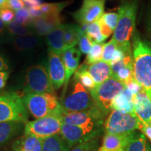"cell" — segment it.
Masks as SVG:
<instances>
[{"mask_svg":"<svg viewBox=\"0 0 151 151\" xmlns=\"http://www.w3.org/2000/svg\"><path fill=\"white\" fill-rule=\"evenodd\" d=\"M104 0H83L80 9L72 16L81 25H88L101 18L104 13Z\"/></svg>","mask_w":151,"mask_h":151,"instance_id":"obj_12","label":"cell"},{"mask_svg":"<svg viewBox=\"0 0 151 151\" xmlns=\"http://www.w3.org/2000/svg\"><path fill=\"white\" fill-rule=\"evenodd\" d=\"M102 130L87 128L62 123L60 135L66 141L70 149L79 143L97 138Z\"/></svg>","mask_w":151,"mask_h":151,"instance_id":"obj_11","label":"cell"},{"mask_svg":"<svg viewBox=\"0 0 151 151\" xmlns=\"http://www.w3.org/2000/svg\"><path fill=\"white\" fill-rule=\"evenodd\" d=\"M22 101L27 112L37 119L50 116H61L63 111L55 94H26Z\"/></svg>","mask_w":151,"mask_h":151,"instance_id":"obj_2","label":"cell"},{"mask_svg":"<svg viewBox=\"0 0 151 151\" xmlns=\"http://www.w3.org/2000/svg\"><path fill=\"white\" fill-rule=\"evenodd\" d=\"M150 27L151 28V9H150Z\"/></svg>","mask_w":151,"mask_h":151,"instance_id":"obj_47","label":"cell"},{"mask_svg":"<svg viewBox=\"0 0 151 151\" xmlns=\"http://www.w3.org/2000/svg\"><path fill=\"white\" fill-rule=\"evenodd\" d=\"M12 44L15 50L18 52H27L33 50L41 44L40 37L35 34L22 36L13 39Z\"/></svg>","mask_w":151,"mask_h":151,"instance_id":"obj_24","label":"cell"},{"mask_svg":"<svg viewBox=\"0 0 151 151\" xmlns=\"http://www.w3.org/2000/svg\"><path fill=\"white\" fill-rule=\"evenodd\" d=\"M69 4L68 1L58 3H45L37 6L29 7V11L32 18H38L46 15L60 14V12Z\"/></svg>","mask_w":151,"mask_h":151,"instance_id":"obj_22","label":"cell"},{"mask_svg":"<svg viewBox=\"0 0 151 151\" xmlns=\"http://www.w3.org/2000/svg\"><path fill=\"white\" fill-rule=\"evenodd\" d=\"M125 88V85L115 77L110 78L97 85L90 93L94 102L104 116L112 110V103L115 97Z\"/></svg>","mask_w":151,"mask_h":151,"instance_id":"obj_5","label":"cell"},{"mask_svg":"<svg viewBox=\"0 0 151 151\" xmlns=\"http://www.w3.org/2000/svg\"><path fill=\"white\" fill-rule=\"evenodd\" d=\"M140 131L151 141V124L142 123L140 128Z\"/></svg>","mask_w":151,"mask_h":151,"instance_id":"obj_42","label":"cell"},{"mask_svg":"<svg viewBox=\"0 0 151 151\" xmlns=\"http://www.w3.org/2000/svg\"><path fill=\"white\" fill-rule=\"evenodd\" d=\"M130 135L105 134L98 151H124Z\"/></svg>","mask_w":151,"mask_h":151,"instance_id":"obj_18","label":"cell"},{"mask_svg":"<svg viewBox=\"0 0 151 151\" xmlns=\"http://www.w3.org/2000/svg\"><path fill=\"white\" fill-rule=\"evenodd\" d=\"M125 87L133 94H137L138 92H139L143 90L140 85L135 81L134 78H132V80L129 81L127 83H126Z\"/></svg>","mask_w":151,"mask_h":151,"instance_id":"obj_38","label":"cell"},{"mask_svg":"<svg viewBox=\"0 0 151 151\" xmlns=\"http://www.w3.org/2000/svg\"><path fill=\"white\" fill-rule=\"evenodd\" d=\"M104 43H95L92 46L89 53L87 55L85 63L86 65H90L102 60Z\"/></svg>","mask_w":151,"mask_h":151,"instance_id":"obj_33","label":"cell"},{"mask_svg":"<svg viewBox=\"0 0 151 151\" xmlns=\"http://www.w3.org/2000/svg\"><path fill=\"white\" fill-rule=\"evenodd\" d=\"M65 24H60L46 36V42L49 50L62 55L67 50L64 43Z\"/></svg>","mask_w":151,"mask_h":151,"instance_id":"obj_17","label":"cell"},{"mask_svg":"<svg viewBox=\"0 0 151 151\" xmlns=\"http://www.w3.org/2000/svg\"><path fill=\"white\" fill-rule=\"evenodd\" d=\"M88 71L96 86L101 84L112 76L111 65L103 60L88 65Z\"/></svg>","mask_w":151,"mask_h":151,"instance_id":"obj_20","label":"cell"},{"mask_svg":"<svg viewBox=\"0 0 151 151\" xmlns=\"http://www.w3.org/2000/svg\"><path fill=\"white\" fill-rule=\"evenodd\" d=\"M43 139L24 134L13 143V151H42Z\"/></svg>","mask_w":151,"mask_h":151,"instance_id":"obj_19","label":"cell"},{"mask_svg":"<svg viewBox=\"0 0 151 151\" xmlns=\"http://www.w3.org/2000/svg\"><path fill=\"white\" fill-rule=\"evenodd\" d=\"M118 21V14L116 13H104L101 18L98 20L102 34L105 39L109 37L114 32Z\"/></svg>","mask_w":151,"mask_h":151,"instance_id":"obj_26","label":"cell"},{"mask_svg":"<svg viewBox=\"0 0 151 151\" xmlns=\"http://www.w3.org/2000/svg\"><path fill=\"white\" fill-rule=\"evenodd\" d=\"M60 104L63 111L66 112H81L96 106L90 92L74 77L67 94L62 97Z\"/></svg>","mask_w":151,"mask_h":151,"instance_id":"obj_6","label":"cell"},{"mask_svg":"<svg viewBox=\"0 0 151 151\" xmlns=\"http://www.w3.org/2000/svg\"><path fill=\"white\" fill-rule=\"evenodd\" d=\"M4 6H8L6 4V0H0V8Z\"/></svg>","mask_w":151,"mask_h":151,"instance_id":"obj_45","label":"cell"},{"mask_svg":"<svg viewBox=\"0 0 151 151\" xmlns=\"http://www.w3.org/2000/svg\"><path fill=\"white\" fill-rule=\"evenodd\" d=\"M145 151H151V146H150V145L148 143H146V150H145Z\"/></svg>","mask_w":151,"mask_h":151,"instance_id":"obj_46","label":"cell"},{"mask_svg":"<svg viewBox=\"0 0 151 151\" xmlns=\"http://www.w3.org/2000/svg\"><path fill=\"white\" fill-rule=\"evenodd\" d=\"M133 95L125 87V88L115 97L112 103V109L126 113H134Z\"/></svg>","mask_w":151,"mask_h":151,"instance_id":"obj_25","label":"cell"},{"mask_svg":"<svg viewBox=\"0 0 151 151\" xmlns=\"http://www.w3.org/2000/svg\"><path fill=\"white\" fill-rule=\"evenodd\" d=\"M60 24H62V18L60 15L50 14L34 19L30 28L34 34L41 37L48 35Z\"/></svg>","mask_w":151,"mask_h":151,"instance_id":"obj_14","label":"cell"},{"mask_svg":"<svg viewBox=\"0 0 151 151\" xmlns=\"http://www.w3.org/2000/svg\"><path fill=\"white\" fill-rule=\"evenodd\" d=\"M73 77L78 79L84 88L89 92L95 88V83L94 82L90 73L88 72V65H86V64L83 63L77 69Z\"/></svg>","mask_w":151,"mask_h":151,"instance_id":"obj_29","label":"cell"},{"mask_svg":"<svg viewBox=\"0 0 151 151\" xmlns=\"http://www.w3.org/2000/svg\"><path fill=\"white\" fill-rule=\"evenodd\" d=\"M81 55V52L79 49L75 47L68 49L62 55V58L65 69V84H64L63 97L67 92L68 85H69L71 77L78 69Z\"/></svg>","mask_w":151,"mask_h":151,"instance_id":"obj_15","label":"cell"},{"mask_svg":"<svg viewBox=\"0 0 151 151\" xmlns=\"http://www.w3.org/2000/svg\"><path fill=\"white\" fill-rule=\"evenodd\" d=\"M6 27L7 32L9 34V37H12L13 39L34 34L32 30L29 27L22 25V24L17 22L15 20L6 24Z\"/></svg>","mask_w":151,"mask_h":151,"instance_id":"obj_30","label":"cell"},{"mask_svg":"<svg viewBox=\"0 0 151 151\" xmlns=\"http://www.w3.org/2000/svg\"><path fill=\"white\" fill-rule=\"evenodd\" d=\"M104 117L97 106H94L88 110L81 112H66L63 111L60 118L62 123L87 129L102 130Z\"/></svg>","mask_w":151,"mask_h":151,"instance_id":"obj_9","label":"cell"},{"mask_svg":"<svg viewBox=\"0 0 151 151\" xmlns=\"http://www.w3.org/2000/svg\"><path fill=\"white\" fill-rule=\"evenodd\" d=\"M14 20L22 25L30 27L34 18L30 15L29 9L25 6L15 12Z\"/></svg>","mask_w":151,"mask_h":151,"instance_id":"obj_34","label":"cell"},{"mask_svg":"<svg viewBox=\"0 0 151 151\" xmlns=\"http://www.w3.org/2000/svg\"><path fill=\"white\" fill-rule=\"evenodd\" d=\"M23 1L24 6H26V7L29 8V7H33V6H37L41 4V0H22Z\"/></svg>","mask_w":151,"mask_h":151,"instance_id":"obj_44","label":"cell"},{"mask_svg":"<svg viewBox=\"0 0 151 151\" xmlns=\"http://www.w3.org/2000/svg\"><path fill=\"white\" fill-rule=\"evenodd\" d=\"M71 149L60 134L43 139L42 151H69Z\"/></svg>","mask_w":151,"mask_h":151,"instance_id":"obj_27","label":"cell"},{"mask_svg":"<svg viewBox=\"0 0 151 151\" xmlns=\"http://www.w3.org/2000/svg\"><path fill=\"white\" fill-rule=\"evenodd\" d=\"M146 136L143 134L133 132L124 151H145L146 145Z\"/></svg>","mask_w":151,"mask_h":151,"instance_id":"obj_28","label":"cell"},{"mask_svg":"<svg viewBox=\"0 0 151 151\" xmlns=\"http://www.w3.org/2000/svg\"><path fill=\"white\" fill-rule=\"evenodd\" d=\"M137 8V0L125 1L118 8V21L112 38L118 46L130 43L135 29Z\"/></svg>","mask_w":151,"mask_h":151,"instance_id":"obj_3","label":"cell"},{"mask_svg":"<svg viewBox=\"0 0 151 151\" xmlns=\"http://www.w3.org/2000/svg\"><path fill=\"white\" fill-rule=\"evenodd\" d=\"M141 122L134 113H126L112 109L104 122L105 134L129 135L140 130Z\"/></svg>","mask_w":151,"mask_h":151,"instance_id":"obj_4","label":"cell"},{"mask_svg":"<svg viewBox=\"0 0 151 151\" xmlns=\"http://www.w3.org/2000/svg\"><path fill=\"white\" fill-rule=\"evenodd\" d=\"M133 74L151 100V46L147 41L134 36L132 43Z\"/></svg>","mask_w":151,"mask_h":151,"instance_id":"obj_1","label":"cell"},{"mask_svg":"<svg viewBox=\"0 0 151 151\" xmlns=\"http://www.w3.org/2000/svg\"><path fill=\"white\" fill-rule=\"evenodd\" d=\"M99 140L94 138L91 140L83 142L76 145L71 148L70 151H98L99 149Z\"/></svg>","mask_w":151,"mask_h":151,"instance_id":"obj_35","label":"cell"},{"mask_svg":"<svg viewBox=\"0 0 151 151\" xmlns=\"http://www.w3.org/2000/svg\"><path fill=\"white\" fill-rule=\"evenodd\" d=\"M7 37H9V36L7 32L6 24L0 19V43L4 41Z\"/></svg>","mask_w":151,"mask_h":151,"instance_id":"obj_40","label":"cell"},{"mask_svg":"<svg viewBox=\"0 0 151 151\" xmlns=\"http://www.w3.org/2000/svg\"><path fill=\"white\" fill-rule=\"evenodd\" d=\"M28 113L22 98L10 92L0 95V122L18 121L27 123Z\"/></svg>","mask_w":151,"mask_h":151,"instance_id":"obj_8","label":"cell"},{"mask_svg":"<svg viewBox=\"0 0 151 151\" xmlns=\"http://www.w3.org/2000/svg\"><path fill=\"white\" fill-rule=\"evenodd\" d=\"M6 1L7 6L14 11H16L25 7L22 0H6Z\"/></svg>","mask_w":151,"mask_h":151,"instance_id":"obj_39","label":"cell"},{"mask_svg":"<svg viewBox=\"0 0 151 151\" xmlns=\"http://www.w3.org/2000/svg\"><path fill=\"white\" fill-rule=\"evenodd\" d=\"M62 122L60 116H50L36 119L24 124V134L35 136L41 139L60 134Z\"/></svg>","mask_w":151,"mask_h":151,"instance_id":"obj_10","label":"cell"},{"mask_svg":"<svg viewBox=\"0 0 151 151\" xmlns=\"http://www.w3.org/2000/svg\"><path fill=\"white\" fill-rule=\"evenodd\" d=\"M117 50H118V46L113 39H111L109 42L104 43L101 60L111 64L116 57Z\"/></svg>","mask_w":151,"mask_h":151,"instance_id":"obj_32","label":"cell"},{"mask_svg":"<svg viewBox=\"0 0 151 151\" xmlns=\"http://www.w3.org/2000/svg\"><path fill=\"white\" fill-rule=\"evenodd\" d=\"M133 103L139 120L143 124H151V100L143 90L134 94Z\"/></svg>","mask_w":151,"mask_h":151,"instance_id":"obj_16","label":"cell"},{"mask_svg":"<svg viewBox=\"0 0 151 151\" xmlns=\"http://www.w3.org/2000/svg\"><path fill=\"white\" fill-rule=\"evenodd\" d=\"M9 69V65L8 60L6 58L0 53V71H8Z\"/></svg>","mask_w":151,"mask_h":151,"instance_id":"obj_43","label":"cell"},{"mask_svg":"<svg viewBox=\"0 0 151 151\" xmlns=\"http://www.w3.org/2000/svg\"><path fill=\"white\" fill-rule=\"evenodd\" d=\"M86 27L87 25H81L80 27L75 24H65L64 43L67 50L74 48L80 38L86 32Z\"/></svg>","mask_w":151,"mask_h":151,"instance_id":"obj_23","label":"cell"},{"mask_svg":"<svg viewBox=\"0 0 151 151\" xmlns=\"http://www.w3.org/2000/svg\"><path fill=\"white\" fill-rule=\"evenodd\" d=\"M92 43L88 37H87L86 33L80 38L78 41V46H79V50H80L81 53L88 55L91 50Z\"/></svg>","mask_w":151,"mask_h":151,"instance_id":"obj_37","label":"cell"},{"mask_svg":"<svg viewBox=\"0 0 151 151\" xmlns=\"http://www.w3.org/2000/svg\"><path fill=\"white\" fill-rule=\"evenodd\" d=\"M24 124L18 121L0 122V147L16 137L22 131Z\"/></svg>","mask_w":151,"mask_h":151,"instance_id":"obj_21","label":"cell"},{"mask_svg":"<svg viewBox=\"0 0 151 151\" xmlns=\"http://www.w3.org/2000/svg\"><path fill=\"white\" fill-rule=\"evenodd\" d=\"M86 35L92 44L95 43H103L105 41V37L101 34V29L98 21L92 22L87 25Z\"/></svg>","mask_w":151,"mask_h":151,"instance_id":"obj_31","label":"cell"},{"mask_svg":"<svg viewBox=\"0 0 151 151\" xmlns=\"http://www.w3.org/2000/svg\"><path fill=\"white\" fill-rule=\"evenodd\" d=\"M47 71L54 89H60L65 81V69L62 55L49 50Z\"/></svg>","mask_w":151,"mask_h":151,"instance_id":"obj_13","label":"cell"},{"mask_svg":"<svg viewBox=\"0 0 151 151\" xmlns=\"http://www.w3.org/2000/svg\"><path fill=\"white\" fill-rule=\"evenodd\" d=\"M24 94H55V89L45 66L33 65L29 67L24 76Z\"/></svg>","mask_w":151,"mask_h":151,"instance_id":"obj_7","label":"cell"},{"mask_svg":"<svg viewBox=\"0 0 151 151\" xmlns=\"http://www.w3.org/2000/svg\"><path fill=\"white\" fill-rule=\"evenodd\" d=\"M9 71H0V90L3 89L6 86L7 80L9 76Z\"/></svg>","mask_w":151,"mask_h":151,"instance_id":"obj_41","label":"cell"},{"mask_svg":"<svg viewBox=\"0 0 151 151\" xmlns=\"http://www.w3.org/2000/svg\"><path fill=\"white\" fill-rule=\"evenodd\" d=\"M15 13L9 6H4L0 8V19L6 25L10 23L14 20Z\"/></svg>","mask_w":151,"mask_h":151,"instance_id":"obj_36","label":"cell"}]
</instances>
